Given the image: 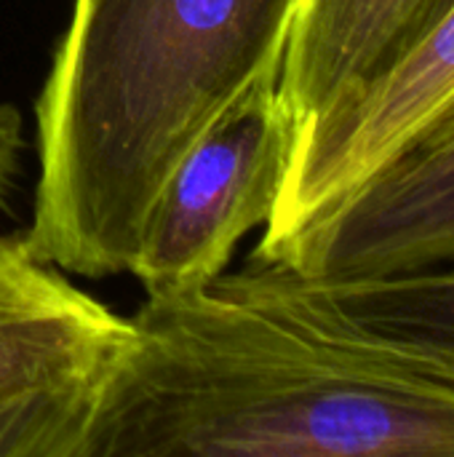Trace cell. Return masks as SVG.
<instances>
[{"instance_id":"obj_1","label":"cell","mask_w":454,"mask_h":457,"mask_svg":"<svg viewBox=\"0 0 454 457\" xmlns=\"http://www.w3.org/2000/svg\"><path fill=\"white\" fill-rule=\"evenodd\" d=\"M86 457H454V348L252 260L128 319Z\"/></svg>"},{"instance_id":"obj_2","label":"cell","mask_w":454,"mask_h":457,"mask_svg":"<svg viewBox=\"0 0 454 457\" xmlns=\"http://www.w3.org/2000/svg\"><path fill=\"white\" fill-rule=\"evenodd\" d=\"M300 0H75L35 102L27 252L64 273H128L182 155L257 80L281 75Z\"/></svg>"},{"instance_id":"obj_3","label":"cell","mask_w":454,"mask_h":457,"mask_svg":"<svg viewBox=\"0 0 454 457\" xmlns=\"http://www.w3.org/2000/svg\"><path fill=\"white\" fill-rule=\"evenodd\" d=\"M131 321L0 236V457H86Z\"/></svg>"},{"instance_id":"obj_4","label":"cell","mask_w":454,"mask_h":457,"mask_svg":"<svg viewBox=\"0 0 454 457\" xmlns=\"http://www.w3.org/2000/svg\"><path fill=\"white\" fill-rule=\"evenodd\" d=\"M278 80H257L227 107L158 190L128 265L147 297L209 287L241 238L268 225L294 142Z\"/></svg>"},{"instance_id":"obj_5","label":"cell","mask_w":454,"mask_h":457,"mask_svg":"<svg viewBox=\"0 0 454 457\" xmlns=\"http://www.w3.org/2000/svg\"><path fill=\"white\" fill-rule=\"evenodd\" d=\"M252 260L324 284L454 268V99L359 187Z\"/></svg>"},{"instance_id":"obj_6","label":"cell","mask_w":454,"mask_h":457,"mask_svg":"<svg viewBox=\"0 0 454 457\" xmlns=\"http://www.w3.org/2000/svg\"><path fill=\"white\" fill-rule=\"evenodd\" d=\"M454 99V5L383 75L340 94L294 129L276 209L260 246H270L404 150Z\"/></svg>"},{"instance_id":"obj_7","label":"cell","mask_w":454,"mask_h":457,"mask_svg":"<svg viewBox=\"0 0 454 457\" xmlns=\"http://www.w3.org/2000/svg\"><path fill=\"white\" fill-rule=\"evenodd\" d=\"M454 0H300L278 91L294 129L340 94L383 75Z\"/></svg>"},{"instance_id":"obj_8","label":"cell","mask_w":454,"mask_h":457,"mask_svg":"<svg viewBox=\"0 0 454 457\" xmlns=\"http://www.w3.org/2000/svg\"><path fill=\"white\" fill-rule=\"evenodd\" d=\"M326 287L348 311L375 327L454 348V268Z\"/></svg>"},{"instance_id":"obj_9","label":"cell","mask_w":454,"mask_h":457,"mask_svg":"<svg viewBox=\"0 0 454 457\" xmlns=\"http://www.w3.org/2000/svg\"><path fill=\"white\" fill-rule=\"evenodd\" d=\"M21 147V112L13 104H0V209L8 204V195L13 190Z\"/></svg>"}]
</instances>
